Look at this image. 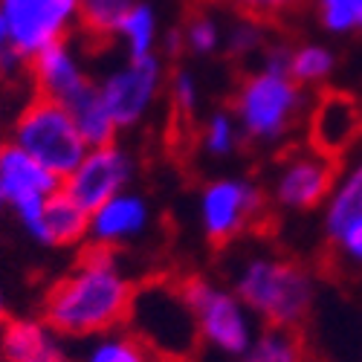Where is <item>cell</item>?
I'll use <instances>...</instances> for the list:
<instances>
[{"instance_id":"1","label":"cell","mask_w":362,"mask_h":362,"mask_svg":"<svg viewBox=\"0 0 362 362\" xmlns=\"http://www.w3.org/2000/svg\"><path fill=\"white\" fill-rule=\"evenodd\" d=\"M136 281L119 261L116 250L87 244L76 264L44 298V319L64 339H90L125 325Z\"/></svg>"},{"instance_id":"2","label":"cell","mask_w":362,"mask_h":362,"mask_svg":"<svg viewBox=\"0 0 362 362\" xmlns=\"http://www.w3.org/2000/svg\"><path fill=\"white\" fill-rule=\"evenodd\" d=\"M232 290L267 327L298 330L313 305V279L301 264L284 255L255 252L238 264Z\"/></svg>"},{"instance_id":"3","label":"cell","mask_w":362,"mask_h":362,"mask_svg":"<svg viewBox=\"0 0 362 362\" xmlns=\"http://www.w3.org/2000/svg\"><path fill=\"white\" fill-rule=\"evenodd\" d=\"M308 113V93L287 70L258 67L240 78L232 96V116L240 139L252 145H279Z\"/></svg>"},{"instance_id":"4","label":"cell","mask_w":362,"mask_h":362,"mask_svg":"<svg viewBox=\"0 0 362 362\" xmlns=\"http://www.w3.org/2000/svg\"><path fill=\"white\" fill-rule=\"evenodd\" d=\"M125 325L160 359L189 362L200 345L183 281L154 279L136 284Z\"/></svg>"},{"instance_id":"5","label":"cell","mask_w":362,"mask_h":362,"mask_svg":"<svg viewBox=\"0 0 362 362\" xmlns=\"http://www.w3.org/2000/svg\"><path fill=\"white\" fill-rule=\"evenodd\" d=\"M9 142L23 148L29 157H35L41 165H47L62 180L78 165V160L87 151V142L78 134L70 110L62 102L38 96V93L15 116Z\"/></svg>"},{"instance_id":"6","label":"cell","mask_w":362,"mask_h":362,"mask_svg":"<svg viewBox=\"0 0 362 362\" xmlns=\"http://www.w3.org/2000/svg\"><path fill=\"white\" fill-rule=\"evenodd\" d=\"M183 290L194 313L200 342L223 356H244L255 342V316L238 293L203 276L186 279Z\"/></svg>"},{"instance_id":"7","label":"cell","mask_w":362,"mask_h":362,"mask_svg":"<svg viewBox=\"0 0 362 362\" xmlns=\"http://www.w3.org/2000/svg\"><path fill=\"white\" fill-rule=\"evenodd\" d=\"M168 84V64L160 52L125 58L119 67L107 70L96 87L113 119L116 131H136L160 105Z\"/></svg>"},{"instance_id":"8","label":"cell","mask_w":362,"mask_h":362,"mask_svg":"<svg viewBox=\"0 0 362 362\" xmlns=\"http://www.w3.org/2000/svg\"><path fill=\"white\" fill-rule=\"evenodd\" d=\"M0 192L26 238L38 247H47L44 209L52 194L62 192V177L41 165L35 157H29L15 142H4L0 145Z\"/></svg>"},{"instance_id":"9","label":"cell","mask_w":362,"mask_h":362,"mask_svg":"<svg viewBox=\"0 0 362 362\" xmlns=\"http://www.w3.org/2000/svg\"><path fill=\"white\" fill-rule=\"evenodd\" d=\"M267 218V194L247 177H215L197 194V223L209 244L226 247Z\"/></svg>"},{"instance_id":"10","label":"cell","mask_w":362,"mask_h":362,"mask_svg":"<svg viewBox=\"0 0 362 362\" xmlns=\"http://www.w3.org/2000/svg\"><path fill=\"white\" fill-rule=\"evenodd\" d=\"M9 47L26 62L78 29V0H0Z\"/></svg>"},{"instance_id":"11","label":"cell","mask_w":362,"mask_h":362,"mask_svg":"<svg viewBox=\"0 0 362 362\" xmlns=\"http://www.w3.org/2000/svg\"><path fill=\"white\" fill-rule=\"evenodd\" d=\"M134 174H136L134 154L125 145H119V139H113L107 145L84 151L78 165L62 180V194L78 203L84 212H93L96 206H102L113 194L131 189Z\"/></svg>"},{"instance_id":"12","label":"cell","mask_w":362,"mask_h":362,"mask_svg":"<svg viewBox=\"0 0 362 362\" xmlns=\"http://www.w3.org/2000/svg\"><path fill=\"white\" fill-rule=\"evenodd\" d=\"M339 160L305 145L293 148L279 160V171L273 177L269 200L290 212H308L316 209L325 197H330L339 174Z\"/></svg>"},{"instance_id":"13","label":"cell","mask_w":362,"mask_h":362,"mask_svg":"<svg viewBox=\"0 0 362 362\" xmlns=\"http://www.w3.org/2000/svg\"><path fill=\"white\" fill-rule=\"evenodd\" d=\"M151 223H154V209H151L148 197L142 192L125 189L90 212L87 244L119 252L122 247H131L139 238H145Z\"/></svg>"},{"instance_id":"14","label":"cell","mask_w":362,"mask_h":362,"mask_svg":"<svg viewBox=\"0 0 362 362\" xmlns=\"http://www.w3.org/2000/svg\"><path fill=\"white\" fill-rule=\"evenodd\" d=\"M362 136V102L342 90H325L308 113V145L327 157H342Z\"/></svg>"},{"instance_id":"15","label":"cell","mask_w":362,"mask_h":362,"mask_svg":"<svg viewBox=\"0 0 362 362\" xmlns=\"http://www.w3.org/2000/svg\"><path fill=\"white\" fill-rule=\"evenodd\" d=\"M29 78H33L38 96H47L55 102H67L90 81L81 52L70 38L55 41L29 58Z\"/></svg>"},{"instance_id":"16","label":"cell","mask_w":362,"mask_h":362,"mask_svg":"<svg viewBox=\"0 0 362 362\" xmlns=\"http://www.w3.org/2000/svg\"><path fill=\"white\" fill-rule=\"evenodd\" d=\"M0 359L4 362H73L64 337L47 319H6L0 325Z\"/></svg>"},{"instance_id":"17","label":"cell","mask_w":362,"mask_h":362,"mask_svg":"<svg viewBox=\"0 0 362 362\" xmlns=\"http://www.w3.org/2000/svg\"><path fill=\"white\" fill-rule=\"evenodd\" d=\"M67 110H70V116H73V122H76V128H78V134L84 136V142H87V148H96V145H107V142H113L116 136H119V131H116V125H113V119H110V113H107V107H105V102H102V93H99V87H96V81L90 78L78 93H73L67 102H62Z\"/></svg>"},{"instance_id":"18","label":"cell","mask_w":362,"mask_h":362,"mask_svg":"<svg viewBox=\"0 0 362 362\" xmlns=\"http://www.w3.org/2000/svg\"><path fill=\"white\" fill-rule=\"evenodd\" d=\"M44 226H47V250H73L87 244L90 212H84L78 203L58 192L49 197L44 209Z\"/></svg>"},{"instance_id":"19","label":"cell","mask_w":362,"mask_h":362,"mask_svg":"<svg viewBox=\"0 0 362 362\" xmlns=\"http://www.w3.org/2000/svg\"><path fill=\"white\" fill-rule=\"evenodd\" d=\"M113 38L122 44L125 58H139V55H151L160 52V15L157 6L151 0H136V4L122 15Z\"/></svg>"},{"instance_id":"20","label":"cell","mask_w":362,"mask_h":362,"mask_svg":"<svg viewBox=\"0 0 362 362\" xmlns=\"http://www.w3.org/2000/svg\"><path fill=\"white\" fill-rule=\"evenodd\" d=\"M154 359L157 356L151 354V348L128 325H119L113 330L84 339V348L73 362H154Z\"/></svg>"},{"instance_id":"21","label":"cell","mask_w":362,"mask_h":362,"mask_svg":"<svg viewBox=\"0 0 362 362\" xmlns=\"http://www.w3.org/2000/svg\"><path fill=\"white\" fill-rule=\"evenodd\" d=\"M240 362H305V342L293 327H267Z\"/></svg>"},{"instance_id":"22","label":"cell","mask_w":362,"mask_h":362,"mask_svg":"<svg viewBox=\"0 0 362 362\" xmlns=\"http://www.w3.org/2000/svg\"><path fill=\"white\" fill-rule=\"evenodd\" d=\"M134 4L136 0H78V29L93 41H107Z\"/></svg>"},{"instance_id":"23","label":"cell","mask_w":362,"mask_h":362,"mask_svg":"<svg viewBox=\"0 0 362 362\" xmlns=\"http://www.w3.org/2000/svg\"><path fill=\"white\" fill-rule=\"evenodd\" d=\"M334 64H337L334 52L322 44H298V47H290V55H287V73L301 87L322 84L334 73Z\"/></svg>"},{"instance_id":"24","label":"cell","mask_w":362,"mask_h":362,"mask_svg":"<svg viewBox=\"0 0 362 362\" xmlns=\"http://www.w3.org/2000/svg\"><path fill=\"white\" fill-rule=\"evenodd\" d=\"M362 215V163L351 168V174L339 183L337 192H330L327 215H325V229L334 238L351 218Z\"/></svg>"},{"instance_id":"25","label":"cell","mask_w":362,"mask_h":362,"mask_svg":"<svg viewBox=\"0 0 362 362\" xmlns=\"http://www.w3.org/2000/svg\"><path fill=\"white\" fill-rule=\"evenodd\" d=\"M238 142H240V128L235 122L232 110H215L203 119L200 125L203 154H209L212 160H226L238 151Z\"/></svg>"},{"instance_id":"26","label":"cell","mask_w":362,"mask_h":362,"mask_svg":"<svg viewBox=\"0 0 362 362\" xmlns=\"http://www.w3.org/2000/svg\"><path fill=\"white\" fill-rule=\"evenodd\" d=\"M183 29V44L192 55L197 58H206V55H215L221 47H223V26L218 18L212 15H192L186 21V26H180Z\"/></svg>"},{"instance_id":"27","label":"cell","mask_w":362,"mask_h":362,"mask_svg":"<svg viewBox=\"0 0 362 362\" xmlns=\"http://www.w3.org/2000/svg\"><path fill=\"white\" fill-rule=\"evenodd\" d=\"M168 99H171V107L177 116L183 119H192L200 107V84H197V76L189 70V67H177L168 73Z\"/></svg>"},{"instance_id":"28","label":"cell","mask_w":362,"mask_h":362,"mask_svg":"<svg viewBox=\"0 0 362 362\" xmlns=\"http://www.w3.org/2000/svg\"><path fill=\"white\" fill-rule=\"evenodd\" d=\"M223 49L229 52V58H247L264 49V23L244 18L229 29H223Z\"/></svg>"},{"instance_id":"29","label":"cell","mask_w":362,"mask_h":362,"mask_svg":"<svg viewBox=\"0 0 362 362\" xmlns=\"http://www.w3.org/2000/svg\"><path fill=\"white\" fill-rule=\"evenodd\" d=\"M226 4H232L238 15H244V18H252L261 23H276L284 15L296 12L301 0H226Z\"/></svg>"},{"instance_id":"30","label":"cell","mask_w":362,"mask_h":362,"mask_svg":"<svg viewBox=\"0 0 362 362\" xmlns=\"http://www.w3.org/2000/svg\"><path fill=\"white\" fill-rule=\"evenodd\" d=\"M359 0H319V21L327 33H351L356 29Z\"/></svg>"},{"instance_id":"31","label":"cell","mask_w":362,"mask_h":362,"mask_svg":"<svg viewBox=\"0 0 362 362\" xmlns=\"http://www.w3.org/2000/svg\"><path fill=\"white\" fill-rule=\"evenodd\" d=\"M330 240H334L339 258H345V261L362 267V215L351 218Z\"/></svg>"},{"instance_id":"32","label":"cell","mask_w":362,"mask_h":362,"mask_svg":"<svg viewBox=\"0 0 362 362\" xmlns=\"http://www.w3.org/2000/svg\"><path fill=\"white\" fill-rule=\"evenodd\" d=\"M160 47H163V58H177L186 52V44H183V29H168V33H163L160 38Z\"/></svg>"},{"instance_id":"33","label":"cell","mask_w":362,"mask_h":362,"mask_svg":"<svg viewBox=\"0 0 362 362\" xmlns=\"http://www.w3.org/2000/svg\"><path fill=\"white\" fill-rule=\"evenodd\" d=\"M9 49V35H6V26H4V18H0V62H4V55Z\"/></svg>"},{"instance_id":"34","label":"cell","mask_w":362,"mask_h":362,"mask_svg":"<svg viewBox=\"0 0 362 362\" xmlns=\"http://www.w3.org/2000/svg\"><path fill=\"white\" fill-rule=\"evenodd\" d=\"M9 319V310H6V293H4V287H0V325H4Z\"/></svg>"},{"instance_id":"35","label":"cell","mask_w":362,"mask_h":362,"mask_svg":"<svg viewBox=\"0 0 362 362\" xmlns=\"http://www.w3.org/2000/svg\"><path fill=\"white\" fill-rule=\"evenodd\" d=\"M356 29H362V0H359V12H356Z\"/></svg>"},{"instance_id":"36","label":"cell","mask_w":362,"mask_h":362,"mask_svg":"<svg viewBox=\"0 0 362 362\" xmlns=\"http://www.w3.org/2000/svg\"><path fill=\"white\" fill-rule=\"evenodd\" d=\"M4 209H6V200H4V192H0V215H4Z\"/></svg>"},{"instance_id":"37","label":"cell","mask_w":362,"mask_h":362,"mask_svg":"<svg viewBox=\"0 0 362 362\" xmlns=\"http://www.w3.org/2000/svg\"><path fill=\"white\" fill-rule=\"evenodd\" d=\"M154 362H171V359H160V356H157V359H154Z\"/></svg>"}]
</instances>
